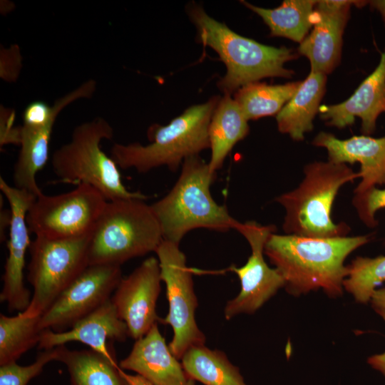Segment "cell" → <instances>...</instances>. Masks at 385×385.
I'll use <instances>...</instances> for the list:
<instances>
[{
    "mask_svg": "<svg viewBox=\"0 0 385 385\" xmlns=\"http://www.w3.org/2000/svg\"><path fill=\"white\" fill-rule=\"evenodd\" d=\"M369 240V235L314 238L274 232L264 253L284 279L290 294L322 289L337 297L343 294L348 274L346 258Z\"/></svg>",
    "mask_w": 385,
    "mask_h": 385,
    "instance_id": "obj_1",
    "label": "cell"
},
{
    "mask_svg": "<svg viewBox=\"0 0 385 385\" xmlns=\"http://www.w3.org/2000/svg\"><path fill=\"white\" fill-rule=\"evenodd\" d=\"M187 10L197 29L198 41L215 50L226 66V74L217 82L225 95L263 78H291L294 73L284 66L297 58L292 49L266 46L240 36L195 4Z\"/></svg>",
    "mask_w": 385,
    "mask_h": 385,
    "instance_id": "obj_2",
    "label": "cell"
},
{
    "mask_svg": "<svg viewBox=\"0 0 385 385\" xmlns=\"http://www.w3.org/2000/svg\"><path fill=\"white\" fill-rule=\"evenodd\" d=\"M216 174L199 155L186 158L176 183L169 192L151 204L163 240L180 245L184 236L197 228L225 232L235 230L239 221L210 192Z\"/></svg>",
    "mask_w": 385,
    "mask_h": 385,
    "instance_id": "obj_3",
    "label": "cell"
},
{
    "mask_svg": "<svg viewBox=\"0 0 385 385\" xmlns=\"http://www.w3.org/2000/svg\"><path fill=\"white\" fill-rule=\"evenodd\" d=\"M220 98L215 96L204 103L192 106L166 125H151L148 145L113 144L111 157L122 169L147 173L165 165L176 171L186 158L210 148L209 125Z\"/></svg>",
    "mask_w": 385,
    "mask_h": 385,
    "instance_id": "obj_4",
    "label": "cell"
},
{
    "mask_svg": "<svg viewBox=\"0 0 385 385\" xmlns=\"http://www.w3.org/2000/svg\"><path fill=\"white\" fill-rule=\"evenodd\" d=\"M304 177L294 190L275 198L285 210V234L305 237H345L350 231L344 222L334 223L332 209L339 189L359 178L346 164L315 161L304 168Z\"/></svg>",
    "mask_w": 385,
    "mask_h": 385,
    "instance_id": "obj_5",
    "label": "cell"
},
{
    "mask_svg": "<svg viewBox=\"0 0 385 385\" xmlns=\"http://www.w3.org/2000/svg\"><path fill=\"white\" fill-rule=\"evenodd\" d=\"M113 136V127L102 117L78 125L72 132L71 140L53 152V171L64 183L93 187L107 201L145 200V195L125 188L119 167L102 150L101 142L111 140Z\"/></svg>",
    "mask_w": 385,
    "mask_h": 385,
    "instance_id": "obj_6",
    "label": "cell"
},
{
    "mask_svg": "<svg viewBox=\"0 0 385 385\" xmlns=\"http://www.w3.org/2000/svg\"><path fill=\"white\" fill-rule=\"evenodd\" d=\"M163 240L159 222L145 200L107 201L91 234L89 265H114L155 252Z\"/></svg>",
    "mask_w": 385,
    "mask_h": 385,
    "instance_id": "obj_7",
    "label": "cell"
},
{
    "mask_svg": "<svg viewBox=\"0 0 385 385\" xmlns=\"http://www.w3.org/2000/svg\"><path fill=\"white\" fill-rule=\"evenodd\" d=\"M91 234L68 239L36 236L31 242L27 280L34 292L29 306L23 312L25 314L42 315L89 265Z\"/></svg>",
    "mask_w": 385,
    "mask_h": 385,
    "instance_id": "obj_8",
    "label": "cell"
},
{
    "mask_svg": "<svg viewBox=\"0 0 385 385\" xmlns=\"http://www.w3.org/2000/svg\"><path fill=\"white\" fill-rule=\"evenodd\" d=\"M155 252L169 304L168 313L160 322L172 327L173 337L168 346L172 354L180 360L188 349L205 342V336L195 321L198 302L192 272L178 244L163 240Z\"/></svg>",
    "mask_w": 385,
    "mask_h": 385,
    "instance_id": "obj_9",
    "label": "cell"
},
{
    "mask_svg": "<svg viewBox=\"0 0 385 385\" xmlns=\"http://www.w3.org/2000/svg\"><path fill=\"white\" fill-rule=\"evenodd\" d=\"M107 203L93 187L81 184L68 192L36 197L26 222L30 233L51 239L91 234Z\"/></svg>",
    "mask_w": 385,
    "mask_h": 385,
    "instance_id": "obj_10",
    "label": "cell"
},
{
    "mask_svg": "<svg viewBox=\"0 0 385 385\" xmlns=\"http://www.w3.org/2000/svg\"><path fill=\"white\" fill-rule=\"evenodd\" d=\"M247 241L251 255L246 263L231 270L237 275L241 289L229 300L224 315L229 320L241 314H253L284 287V280L274 267L265 262L264 249L270 236L275 232L274 225H262L255 221L239 222L236 230Z\"/></svg>",
    "mask_w": 385,
    "mask_h": 385,
    "instance_id": "obj_11",
    "label": "cell"
},
{
    "mask_svg": "<svg viewBox=\"0 0 385 385\" xmlns=\"http://www.w3.org/2000/svg\"><path fill=\"white\" fill-rule=\"evenodd\" d=\"M121 266L89 265L41 315V330L71 329L111 298L122 277Z\"/></svg>",
    "mask_w": 385,
    "mask_h": 385,
    "instance_id": "obj_12",
    "label": "cell"
},
{
    "mask_svg": "<svg viewBox=\"0 0 385 385\" xmlns=\"http://www.w3.org/2000/svg\"><path fill=\"white\" fill-rule=\"evenodd\" d=\"M0 190L9 204L11 214L7 242L8 256L2 276L0 301L6 304L10 312H21L28 308L31 299V292L24 282L26 253L31 245L26 216L37 197L25 190L9 185L1 176Z\"/></svg>",
    "mask_w": 385,
    "mask_h": 385,
    "instance_id": "obj_13",
    "label": "cell"
},
{
    "mask_svg": "<svg viewBox=\"0 0 385 385\" xmlns=\"http://www.w3.org/2000/svg\"><path fill=\"white\" fill-rule=\"evenodd\" d=\"M161 282L159 261L155 257L147 258L121 278L111 299L128 327L129 337L137 340L160 322L156 304Z\"/></svg>",
    "mask_w": 385,
    "mask_h": 385,
    "instance_id": "obj_14",
    "label": "cell"
},
{
    "mask_svg": "<svg viewBox=\"0 0 385 385\" xmlns=\"http://www.w3.org/2000/svg\"><path fill=\"white\" fill-rule=\"evenodd\" d=\"M364 1H317L314 12V29L298 47V53L310 62L311 71L325 75L338 65L342 35L351 6L361 7Z\"/></svg>",
    "mask_w": 385,
    "mask_h": 385,
    "instance_id": "obj_15",
    "label": "cell"
},
{
    "mask_svg": "<svg viewBox=\"0 0 385 385\" xmlns=\"http://www.w3.org/2000/svg\"><path fill=\"white\" fill-rule=\"evenodd\" d=\"M128 335L125 323L119 317L110 299L80 319L68 330L56 332L50 329L41 332L38 344L40 350L50 349L66 343L78 342L92 350L116 361L113 342H123Z\"/></svg>",
    "mask_w": 385,
    "mask_h": 385,
    "instance_id": "obj_16",
    "label": "cell"
},
{
    "mask_svg": "<svg viewBox=\"0 0 385 385\" xmlns=\"http://www.w3.org/2000/svg\"><path fill=\"white\" fill-rule=\"evenodd\" d=\"M315 146L327 149L328 160L335 163H360L361 182L354 195L364 193L376 185H385V135L381 138L354 135L341 140L333 134L320 132L312 141Z\"/></svg>",
    "mask_w": 385,
    "mask_h": 385,
    "instance_id": "obj_17",
    "label": "cell"
},
{
    "mask_svg": "<svg viewBox=\"0 0 385 385\" xmlns=\"http://www.w3.org/2000/svg\"><path fill=\"white\" fill-rule=\"evenodd\" d=\"M319 111L327 125L338 128L353 124L359 117L362 133L372 134L379 115L385 112V49L376 68L349 98L339 104L322 106Z\"/></svg>",
    "mask_w": 385,
    "mask_h": 385,
    "instance_id": "obj_18",
    "label": "cell"
},
{
    "mask_svg": "<svg viewBox=\"0 0 385 385\" xmlns=\"http://www.w3.org/2000/svg\"><path fill=\"white\" fill-rule=\"evenodd\" d=\"M119 366L144 376L153 385H195V381L170 351L158 324L135 341Z\"/></svg>",
    "mask_w": 385,
    "mask_h": 385,
    "instance_id": "obj_19",
    "label": "cell"
},
{
    "mask_svg": "<svg viewBox=\"0 0 385 385\" xmlns=\"http://www.w3.org/2000/svg\"><path fill=\"white\" fill-rule=\"evenodd\" d=\"M58 116L41 125L20 126V150L14 166V186L36 197L43 192L36 182V175L48 160L51 135Z\"/></svg>",
    "mask_w": 385,
    "mask_h": 385,
    "instance_id": "obj_20",
    "label": "cell"
},
{
    "mask_svg": "<svg viewBox=\"0 0 385 385\" xmlns=\"http://www.w3.org/2000/svg\"><path fill=\"white\" fill-rule=\"evenodd\" d=\"M327 75L310 71L292 98L277 113L279 132L288 134L294 140L301 141L313 128V120L319 112L325 92Z\"/></svg>",
    "mask_w": 385,
    "mask_h": 385,
    "instance_id": "obj_21",
    "label": "cell"
},
{
    "mask_svg": "<svg viewBox=\"0 0 385 385\" xmlns=\"http://www.w3.org/2000/svg\"><path fill=\"white\" fill-rule=\"evenodd\" d=\"M248 120L237 102L229 95L220 98L212 114L208 135L211 158L210 170L216 174L235 145L249 133Z\"/></svg>",
    "mask_w": 385,
    "mask_h": 385,
    "instance_id": "obj_22",
    "label": "cell"
},
{
    "mask_svg": "<svg viewBox=\"0 0 385 385\" xmlns=\"http://www.w3.org/2000/svg\"><path fill=\"white\" fill-rule=\"evenodd\" d=\"M57 359L66 366L70 385H129L117 361L91 349L71 350L56 346Z\"/></svg>",
    "mask_w": 385,
    "mask_h": 385,
    "instance_id": "obj_23",
    "label": "cell"
},
{
    "mask_svg": "<svg viewBox=\"0 0 385 385\" xmlns=\"http://www.w3.org/2000/svg\"><path fill=\"white\" fill-rule=\"evenodd\" d=\"M317 1L286 0L277 8L265 9L247 1L241 2L258 14L270 29L271 36L287 38L301 43L314 25V7Z\"/></svg>",
    "mask_w": 385,
    "mask_h": 385,
    "instance_id": "obj_24",
    "label": "cell"
},
{
    "mask_svg": "<svg viewBox=\"0 0 385 385\" xmlns=\"http://www.w3.org/2000/svg\"><path fill=\"white\" fill-rule=\"evenodd\" d=\"M180 360L187 374L204 385H247L239 368L220 350L195 346Z\"/></svg>",
    "mask_w": 385,
    "mask_h": 385,
    "instance_id": "obj_25",
    "label": "cell"
},
{
    "mask_svg": "<svg viewBox=\"0 0 385 385\" xmlns=\"http://www.w3.org/2000/svg\"><path fill=\"white\" fill-rule=\"evenodd\" d=\"M302 82L267 85L258 81L246 84L234 95V100L247 120L278 113L294 95Z\"/></svg>",
    "mask_w": 385,
    "mask_h": 385,
    "instance_id": "obj_26",
    "label": "cell"
},
{
    "mask_svg": "<svg viewBox=\"0 0 385 385\" xmlns=\"http://www.w3.org/2000/svg\"><path fill=\"white\" fill-rule=\"evenodd\" d=\"M41 317L23 312L14 317L0 314V366L16 362L38 344L43 331L39 327Z\"/></svg>",
    "mask_w": 385,
    "mask_h": 385,
    "instance_id": "obj_27",
    "label": "cell"
},
{
    "mask_svg": "<svg viewBox=\"0 0 385 385\" xmlns=\"http://www.w3.org/2000/svg\"><path fill=\"white\" fill-rule=\"evenodd\" d=\"M347 267L344 289L351 294L356 302L368 303L376 287L385 282V255L374 258L356 257Z\"/></svg>",
    "mask_w": 385,
    "mask_h": 385,
    "instance_id": "obj_28",
    "label": "cell"
},
{
    "mask_svg": "<svg viewBox=\"0 0 385 385\" xmlns=\"http://www.w3.org/2000/svg\"><path fill=\"white\" fill-rule=\"evenodd\" d=\"M56 359L57 349L55 347L41 350L31 364L21 366L12 362L0 366V385H27L42 372L47 364L56 361Z\"/></svg>",
    "mask_w": 385,
    "mask_h": 385,
    "instance_id": "obj_29",
    "label": "cell"
},
{
    "mask_svg": "<svg viewBox=\"0 0 385 385\" xmlns=\"http://www.w3.org/2000/svg\"><path fill=\"white\" fill-rule=\"evenodd\" d=\"M352 204L361 220L369 227H375L376 212L385 208V188H372L360 195H354ZM385 244V242H384Z\"/></svg>",
    "mask_w": 385,
    "mask_h": 385,
    "instance_id": "obj_30",
    "label": "cell"
},
{
    "mask_svg": "<svg viewBox=\"0 0 385 385\" xmlns=\"http://www.w3.org/2000/svg\"><path fill=\"white\" fill-rule=\"evenodd\" d=\"M369 302L374 310L384 319L385 317V287L376 289Z\"/></svg>",
    "mask_w": 385,
    "mask_h": 385,
    "instance_id": "obj_31",
    "label": "cell"
},
{
    "mask_svg": "<svg viewBox=\"0 0 385 385\" xmlns=\"http://www.w3.org/2000/svg\"><path fill=\"white\" fill-rule=\"evenodd\" d=\"M385 321V317L384 318ZM368 364L376 371L385 376V351L369 357Z\"/></svg>",
    "mask_w": 385,
    "mask_h": 385,
    "instance_id": "obj_32",
    "label": "cell"
},
{
    "mask_svg": "<svg viewBox=\"0 0 385 385\" xmlns=\"http://www.w3.org/2000/svg\"><path fill=\"white\" fill-rule=\"evenodd\" d=\"M122 374L129 385H153L150 381L138 374H129L122 369Z\"/></svg>",
    "mask_w": 385,
    "mask_h": 385,
    "instance_id": "obj_33",
    "label": "cell"
},
{
    "mask_svg": "<svg viewBox=\"0 0 385 385\" xmlns=\"http://www.w3.org/2000/svg\"><path fill=\"white\" fill-rule=\"evenodd\" d=\"M373 9H376L381 14L385 25V0H375L369 1Z\"/></svg>",
    "mask_w": 385,
    "mask_h": 385,
    "instance_id": "obj_34",
    "label": "cell"
}]
</instances>
